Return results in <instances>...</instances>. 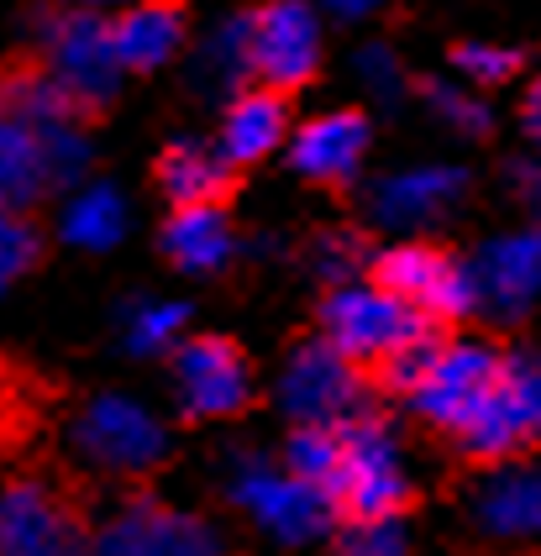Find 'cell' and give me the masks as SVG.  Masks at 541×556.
<instances>
[{"label":"cell","mask_w":541,"mask_h":556,"mask_svg":"<svg viewBox=\"0 0 541 556\" xmlns=\"http://www.w3.org/2000/svg\"><path fill=\"white\" fill-rule=\"evenodd\" d=\"M194 74H200V85H211V90H237L242 79H253V68H248V11L222 22V27L200 42Z\"/></svg>","instance_id":"cell-27"},{"label":"cell","mask_w":541,"mask_h":556,"mask_svg":"<svg viewBox=\"0 0 541 556\" xmlns=\"http://www.w3.org/2000/svg\"><path fill=\"white\" fill-rule=\"evenodd\" d=\"M96 137L85 116L59 126H33L16 116H0V205L33 211L48 194H64L68 185L90 179Z\"/></svg>","instance_id":"cell-4"},{"label":"cell","mask_w":541,"mask_h":556,"mask_svg":"<svg viewBox=\"0 0 541 556\" xmlns=\"http://www.w3.org/2000/svg\"><path fill=\"white\" fill-rule=\"evenodd\" d=\"M237 163L205 142V137H179L159 153V189L168 205H222L231 194Z\"/></svg>","instance_id":"cell-23"},{"label":"cell","mask_w":541,"mask_h":556,"mask_svg":"<svg viewBox=\"0 0 541 556\" xmlns=\"http://www.w3.org/2000/svg\"><path fill=\"white\" fill-rule=\"evenodd\" d=\"M96 556H231V546L205 515L131 494L96 526Z\"/></svg>","instance_id":"cell-10"},{"label":"cell","mask_w":541,"mask_h":556,"mask_svg":"<svg viewBox=\"0 0 541 556\" xmlns=\"http://www.w3.org/2000/svg\"><path fill=\"white\" fill-rule=\"evenodd\" d=\"M68 446L96 478L142 483L148 472L168 463V426L148 400L105 389V394H90L68 420Z\"/></svg>","instance_id":"cell-3"},{"label":"cell","mask_w":541,"mask_h":556,"mask_svg":"<svg viewBox=\"0 0 541 556\" xmlns=\"http://www.w3.org/2000/svg\"><path fill=\"white\" fill-rule=\"evenodd\" d=\"M468 200V168L457 163H411L374 179L368 189V216L383 231H426L437 220L457 216Z\"/></svg>","instance_id":"cell-15"},{"label":"cell","mask_w":541,"mask_h":556,"mask_svg":"<svg viewBox=\"0 0 541 556\" xmlns=\"http://www.w3.org/2000/svg\"><path fill=\"white\" fill-rule=\"evenodd\" d=\"M468 263L478 283V309L494 320H520L541 300V220L489 237Z\"/></svg>","instance_id":"cell-16"},{"label":"cell","mask_w":541,"mask_h":556,"mask_svg":"<svg viewBox=\"0 0 541 556\" xmlns=\"http://www.w3.org/2000/svg\"><path fill=\"white\" fill-rule=\"evenodd\" d=\"M190 331V305L168 294H137L116 309V337L131 357H174Z\"/></svg>","instance_id":"cell-24"},{"label":"cell","mask_w":541,"mask_h":556,"mask_svg":"<svg viewBox=\"0 0 541 556\" xmlns=\"http://www.w3.org/2000/svg\"><path fill=\"white\" fill-rule=\"evenodd\" d=\"M11 420H16V372L0 357V431H5Z\"/></svg>","instance_id":"cell-36"},{"label":"cell","mask_w":541,"mask_h":556,"mask_svg":"<svg viewBox=\"0 0 541 556\" xmlns=\"http://www.w3.org/2000/svg\"><path fill=\"white\" fill-rule=\"evenodd\" d=\"M320 337L337 352H348L357 368H383L400 346L431 331L426 315H415L394 289H383L374 274L348 278V283H326L320 300Z\"/></svg>","instance_id":"cell-5"},{"label":"cell","mask_w":541,"mask_h":556,"mask_svg":"<svg viewBox=\"0 0 541 556\" xmlns=\"http://www.w3.org/2000/svg\"><path fill=\"white\" fill-rule=\"evenodd\" d=\"M526 68V53L520 48H505V42H457L452 48V74L463 79V85H474V90H500L509 85L515 74Z\"/></svg>","instance_id":"cell-28"},{"label":"cell","mask_w":541,"mask_h":556,"mask_svg":"<svg viewBox=\"0 0 541 556\" xmlns=\"http://www.w3.org/2000/svg\"><path fill=\"white\" fill-rule=\"evenodd\" d=\"M326 16H337V22H363V16H374L383 11V0H316Z\"/></svg>","instance_id":"cell-35"},{"label":"cell","mask_w":541,"mask_h":556,"mask_svg":"<svg viewBox=\"0 0 541 556\" xmlns=\"http://www.w3.org/2000/svg\"><path fill=\"white\" fill-rule=\"evenodd\" d=\"M337 556H411V530L400 515H374V520H342L337 526V541H331Z\"/></svg>","instance_id":"cell-30"},{"label":"cell","mask_w":541,"mask_h":556,"mask_svg":"<svg viewBox=\"0 0 541 556\" xmlns=\"http://www.w3.org/2000/svg\"><path fill=\"white\" fill-rule=\"evenodd\" d=\"M368 274L379 278L383 289H394L415 315H426L431 326H457L478 315V283H474V263L457 257V252L437 248V242H389L374 252Z\"/></svg>","instance_id":"cell-7"},{"label":"cell","mask_w":541,"mask_h":556,"mask_svg":"<svg viewBox=\"0 0 541 556\" xmlns=\"http://www.w3.org/2000/svg\"><path fill=\"white\" fill-rule=\"evenodd\" d=\"M285 463L311 478L337 504L342 520L405 515L411 504V467L400 435L379 415H352L342 426H294L285 441Z\"/></svg>","instance_id":"cell-1"},{"label":"cell","mask_w":541,"mask_h":556,"mask_svg":"<svg viewBox=\"0 0 541 556\" xmlns=\"http://www.w3.org/2000/svg\"><path fill=\"white\" fill-rule=\"evenodd\" d=\"M0 116H16V122L33 126H59L74 122V116H90V111H79L42 63H16V68L0 74Z\"/></svg>","instance_id":"cell-25"},{"label":"cell","mask_w":541,"mask_h":556,"mask_svg":"<svg viewBox=\"0 0 541 556\" xmlns=\"http://www.w3.org/2000/svg\"><path fill=\"white\" fill-rule=\"evenodd\" d=\"M474 520L500 541H537L541 535V467L494 463L474 489Z\"/></svg>","instance_id":"cell-20"},{"label":"cell","mask_w":541,"mask_h":556,"mask_svg":"<svg viewBox=\"0 0 541 556\" xmlns=\"http://www.w3.org/2000/svg\"><path fill=\"white\" fill-rule=\"evenodd\" d=\"M274 394L289 426H342L352 415H368V368H357L326 337H311L285 357Z\"/></svg>","instance_id":"cell-9"},{"label":"cell","mask_w":541,"mask_h":556,"mask_svg":"<svg viewBox=\"0 0 541 556\" xmlns=\"http://www.w3.org/2000/svg\"><path fill=\"white\" fill-rule=\"evenodd\" d=\"M285 153L300 179L342 189L363 174V163L374 153V126L363 111H320L311 122H294Z\"/></svg>","instance_id":"cell-17"},{"label":"cell","mask_w":541,"mask_h":556,"mask_svg":"<svg viewBox=\"0 0 541 556\" xmlns=\"http://www.w3.org/2000/svg\"><path fill=\"white\" fill-rule=\"evenodd\" d=\"M111 37L127 74H159L185 53V11L174 0H142L111 16Z\"/></svg>","instance_id":"cell-21"},{"label":"cell","mask_w":541,"mask_h":556,"mask_svg":"<svg viewBox=\"0 0 541 556\" xmlns=\"http://www.w3.org/2000/svg\"><path fill=\"white\" fill-rule=\"evenodd\" d=\"M505 189L509 200L526 211V220H541V153L505 163Z\"/></svg>","instance_id":"cell-33"},{"label":"cell","mask_w":541,"mask_h":556,"mask_svg":"<svg viewBox=\"0 0 541 556\" xmlns=\"http://www.w3.org/2000/svg\"><path fill=\"white\" fill-rule=\"evenodd\" d=\"M131 226V205L111 179H79L59 194V237L79 252H111Z\"/></svg>","instance_id":"cell-22"},{"label":"cell","mask_w":541,"mask_h":556,"mask_svg":"<svg viewBox=\"0 0 541 556\" xmlns=\"http://www.w3.org/2000/svg\"><path fill=\"white\" fill-rule=\"evenodd\" d=\"M352 68H357L363 90L374 94V100H383V105H394V100L411 94V74H405V63H400V53L389 42H363Z\"/></svg>","instance_id":"cell-32"},{"label":"cell","mask_w":541,"mask_h":556,"mask_svg":"<svg viewBox=\"0 0 541 556\" xmlns=\"http://www.w3.org/2000/svg\"><path fill=\"white\" fill-rule=\"evenodd\" d=\"M320 5L316 0H268L248 11V68L268 90H305L320 74Z\"/></svg>","instance_id":"cell-13"},{"label":"cell","mask_w":541,"mask_h":556,"mask_svg":"<svg viewBox=\"0 0 541 556\" xmlns=\"http://www.w3.org/2000/svg\"><path fill=\"white\" fill-rule=\"evenodd\" d=\"M159 252L190 278L222 274L237 257V226L226 205H174L159 231Z\"/></svg>","instance_id":"cell-19"},{"label":"cell","mask_w":541,"mask_h":556,"mask_svg":"<svg viewBox=\"0 0 541 556\" xmlns=\"http://www.w3.org/2000/svg\"><path fill=\"white\" fill-rule=\"evenodd\" d=\"M374 263L368 242L357 231H320L311 242V268L320 274V283H348V278H363Z\"/></svg>","instance_id":"cell-31"},{"label":"cell","mask_w":541,"mask_h":556,"mask_svg":"<svg viewBox=\"0 0 541 556\" xmlns=\"http://www.w3.org/2000/svg\"><path fill=\"white\" fill-rule=\"evenodd\" d=\"M500 363L505 352L489 346V341H468V337H442V346L431 352L426 372L411 383V404L415 415L442 435H457L474 426V415L489 404L494 383H500Z\"/></svg>","instance_id":"cell-8"},{"label":"cell","mask_w":541,"mask_h":556,"mask_svg":"<svg viewBox=\"0 0 541 556\" xmlns=\"http://www.w3.org/2000/svg\"><path fill=\"white\" fill-rule=\"evenodd\" d=\"M0 556H96V530L48 478L0 483Z\"/></svg>","instance_id":"cell-12"},{"label":"cell","mask_w":541,"mask_h":556,"mask_svg":"<svg viewBox=\"0 0 541 556\" xmlns=\"http://www.w3.org/2000/svg\"><path fill=\"white\" fill-rule=\"evenodd\" d=\"M174 404L185 420H231L253 404V363L226 337H185L168 357Z\"/></svg>","instance_id":"cell-14"},{"label":"cell","mask_w":541,"mask_h":556,"mask_svg":"<svg viewBox=\"0 0 541 556\" xmlns=\"http://www.w3.org/2000/svg\"><path fill=\"white\" fill-rule=\"evenodd\" d=\"M415 90L446 131H457V137H489L494 131V111L474 85H463V79H415Z\"/></svg>","instance_id":"cell-26"},{"label":"cell","mask_w":541,"mask_h":556,"mask_svg":"<svg viewBox=\"0 0 541 556\" xmlns=\"http://www.w3.org/2000/svg\"><path fill=\"white\" fill-rule=\"evenodd\" d=\"M289 131H294V116H289V100L268 85H253V90H237L222 105V126H216V148H222L237 168L248 163H263L279 148H289Z\"/></svg>","instance_id":"cell-18"},{"label":"cell","mask_w":541,"mask_h":556,"mask_svg":"<svg viewBox=\"0 0 541 556\" xmlns=\"http://www.w3.org/2000/svg\"><path fill=\"white\" fill-rule=\"evenodd\" d=\"M457 446L474 463H509L520 452L541 446V352H505L500 383L489 404L474 415V426L457 435Z\"/></svg>","instance_id":"cell-11"},{"label":"cell","mask_w":541,"mask_h":556,"mask_svg":"<svg viewBox=\"0 0 541 556\" xmlns=\"http://www.w3.org/2000/svg\"><path fill=\"white\" fill-rule=\"evenodd\" d=\"M64 5H85V11H105V16H116V11H127V5H142V0H64Z\"/></svg>","instance_id":"cell-37"},{"label":"cell","mask_w":541,"mask_h":556,"mask_svg":"<svg viewBox=\"0 0 541 556\" xmlns=\"http://www.w3.org/2000/svg\"><path fill=\"white\" fill-rule=\"evenodd\" d=\"M222 489L226 504L279 546H316L342 526L337 504L320 494L311 478H300L285 457L274 463V457H257V452H237L226 463Z\"/></svg>","instance_id":"cell-2"},{"label":"cell","mask_w":541,"mask_h":556,"mask_svg":"<svg viewBox=\"0 0 541 556\" xmlns=\"http://www.w3.org/2000/svg\"><path fill=\"white\" fill-rule=\"evenodd\" d=\"M37 48H42V68L68 90L79 111H100L111 105L127 68L111 37V16L105 11H85V5H59L37 16Z\"/></svg>","instance_id":"cell-6"},{"label":"cell","mask_w":541,"mask_h":556,"mask_svg":"<svg viewBox=\"0 0 541 556\" xmlns=\"http://www.w3.org/2000/svg\"><path fill=\"white\" fill-rule=\"evenodd\" d=\"M42 263V231L33 211H5L0 205V294L16 289Z\"/></svg>","instance_id":"cell-29"},{"label":"cell","mask_w":541,"mask_h":556,"mask_svg":"<svg viewBox=\"0 0 541 556\" xmlns=\"http://www.w3.org/2000/svg\"><path fill=\"white\" fill-rule=\"evenodd\" d=\"M520 131H526L531 153H541V74L526 85V94H520Z\"/></svg>","instance_id":"cell-34"}]
</instances>
